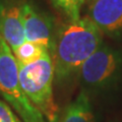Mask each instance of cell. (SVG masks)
<instances>
[{"label": "cell", "mask_w": 122, "mask_h": 122, "mask_svg": "<svg viewBox=\"0 0 122 122\" xmlns=\"http://www.w3.org/2000/svg\"><path fill=\"white\" fill-rule=\"evenodd\" d=\"M0 122H22L7 103L0 100Z\"/></svg>", "instance_id": "11"}, {"label": "cell", "mask_w": 122, "mask_h": 122, "mask_svg": "<svg viewBox=\"0 0 122 122\" xmlns=\"http://www.w3.org/2000/svg\"><path fill=\"white\" fill-rule=\"evenodd\" d=\"M48 53H51L47 47L25 41L13 51V55L18 64H29L39 60Z\"/></svg>", "instance_id": "9"}, {"label": "cell", "mask_w": 122, "mask_h": 122, "mask_svg": "<svg viewBox=\"0 0 122 122\" xmlns=\"http://www.w3.org/2000/svg\"><path fill=\"white\" fill-rule=\"evenodd\" d=\"M90 20L102 33L111 36L122 34V0H91Z\"/></svg>", "instance_id": "7"}, {"label": "cell", "mask_w": 122, "mask_h": 122, "mask_svg": "<svg viewBox=\"0 0 122 122\" xmlns=\"http://www.w3.org/2000/svg\"><path fill=\"white\" fill-rule=\"evenodd\" d=\"M21 15L25 41L41 44L52 52L56 34L52 17L30 1L21 2Z\"/></svg>", "instance_id": "5"}, {"label": "cell", "mask_w": 122, "mask_h": 122, "mask_svg": "<svg viewBox=\"0 0 122 122\" xmlns=\"http://www.w3.org/2000/svg\"><path fill=\"white\" fill-rule=\"evenodd\" d=\"M18 76L21 89L30 103L45 117L55 122L59 110L53 93L54 66L51 53L29 64H18Z\"/></svg>", "instance_id": "2"}, {"label": "cell", "mask_w": 122, "mask_h": 122, "mask_svg": "<svg viewBox=\"0 0 122 122\" xmlns=\"http://www.w3.org/2000/svg\"><path fill=\"white\" fill-rule=\"evenodd\" d=\"M102 40L101 30L87 16L61 25L51 52L57 82L65 83L77 74L85 61L103 44Z\"/></svg>", "instance_id": "1"}, {"label": "cell", "mask_w": 122, "mask_h": 122, "mask_svg": "<svg viewBox=\"0 0 122 122\" xmlns=\"http://www.w3.org/2000/svg\"><path fill=\"white\" fill-rule=\"evenodd\" d=\"M0 36L12 52L25 42L20 2L0 0Z\"/></svg>", "instance_id": "6"}, {"label": "cell", "mask_w": 122, "mask_h": 122, "mask_svg": "<svg viewBox=\"0 0 122 122\" xmlns=\"http://www.w3.org/2000/svg\"><path fill=\"white\" fill-rule=\"evenodd\" d=\"M86 0H51L56 8H58L68 17L69 20H76L81 18V6Z\"/></svg>", "instance_id": "10"}, {"label": "cell", "mask_w": 122, "mask_h": 122, "mask_svg": "<svg viewBox=\"0 0 122 122\" xmlns=\"http://www.w3.org/2000/svg\"><path fill=\"white\" fill-rule=\"evenodd\" d=\"M55 122H96L86 92L81 91L73 101L64 107Z\"/></svg>", "instance_id": "8"}, {"label": "cell", "mask_w": 122, "mask_h": 122, "mask_svg": "<svg viewBox=\"0 0 122 122\" xmlns=\"http://www.w3.org/2000/svg\"><path fill=\"white\" fill-rule=\"evenodd\" d=\"M87 1H91V0H87Z\"/></svg>", "instance_id": "12"}, {"label": "cell", "mask_w": 122, "mask_h": 122, "mask_svg": "<svg viewBox=\"0 0 122 122\" xmlns=\"http://www.w3.org/2000/svg\"><path fill=\"white\" fill-rule=\"evenodd\" d=\"M121 56L109 46L101 45L81 65L77 75L83 86L99 89L111 82L119 71Z\"/></svg>", "instance_id": "4"}, {"label": "cell", "mask_w": 122, "mask_h": 122, "mask_svg": "<svg viewBox=\"0 0 122 122\" xmlns=\"http://www.w3.org/2000/svg\"><path fill=\"white\" fill-rule=\"evenodd\" d=\"M0 96L18 115L22 122H46L21 89L18 63L13 52L0 36Z\"/></svg>", "instance_id": "3"}]
</instances>
